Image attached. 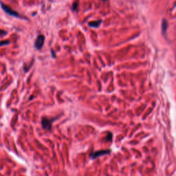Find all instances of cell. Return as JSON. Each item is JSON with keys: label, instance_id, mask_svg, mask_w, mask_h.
I'll return each mask as SVG.
<instances>
[{"label": "cell", "instance_id": "obj_1", "mask_svg": "<svg viewBox=\"0 0 176 176\" xmlns=\"http://www.w3.org/2000/svg\"><path fill=\"white\" fill-rule=\"evenodd\" d=\"M0 6H1V9H3V11H4L6 13H7L8 15L13 16V17H17V18L21 17H20L19 13H17V12L15 11H13V10H12L10 7L7 6H6L5 4H4L3 3L0 2Z\"/></svg>", "mask_w": 176, "mask_h": 176}, {"label": "cell", "instance_id": "obj_2", "mask_svg": "<svg viewBox=\"0 0 176 176\" xmlns=\"http://www.w3.org/2000/svg\"><path fill=\"white\" fill-rule=\"evenodd\" d=\"M44 41H45L44 36V35H39L35 41V43H34V46H35L36 49H37V50H40V49H41L42 47L44 46Z\"/></svg>", "mask_w": 176, "mask_h": 176}, {"label": "cell", "instance_id": "obj_3", "mask_svg": "<svg viewBox=\"0 0 176 176\" xmlns=\"http://www.w3.org/2000/svg\"><path fill=\"white\" fill-rule=\"evenodd\" d=\"M110 152H111V151L110 150H101V151H97V152L93 153L92 154V158L95 159L97 158V157L102 156V155L109 154Z\"/></svg>", "mask_w": 176, "mask_h": 176}, {"label": "cell", "instance_id": "obj_4", "mask_svg": "<svg viewBox=\"0 0 176 176\" xmlns=\"http://www.w3.org/2000/svg\"><path fill=\"white\" fill-rule=\"evenodd\" d=\"M42 125L44 129H49L51 128V122L48 119H47V118H43Z\"/></svg>", "mask_w": 176, "mask_h": 176}, {"label": "cell", "instance_id": "obj_5", "mask_svg": "<svg viewBox=\"0 0 176 176\" xmlns=\"http://www.w3.org/2000/svg\"><path fill=\"white\" fill-rule=\"evenodd\" d=\"M101 23H102L101 20H99V21L89 22V23H88V25L90 26V27H92V28H98V27H99Z\"/></svg>", "mask_w": 176, "mask_h": 176}, {"label": "cell", "instance_id": "obj_6", "mask_svg": "<svg viewBox=\"0 0 176 176\" xmlns=\"http://www.w3.org/2000/svg\"><path fill=\"white\" fill-rule=\"evenodd\" d=\"M162 31L164 33L166 32V30H167V20L164 19L163 21H162Z\"/></svg>", "mask_w": 176, "mask_h": 176}, {"label": "cell", "instance_id": "obj_7", "mask_svg": "<svg viewBox=\"0 0 176 176\" xmlns=\"http://www.w3.org/2000/svg\"><path fill=\"white\" fill-rule=\"evenodd\" d=\"M10 44L9 41H2L0 42V46H5V45H9Z\"/></svg>", "mask_w": 176, "mask_h": 176}, {"label": "cell", "instance_id": "obj_8", "mask_svg": "<svg viewBox=\"0 0 176 176\" xmlns=\"http://www.w3.org/2000/svg\"><path fill=\"white\" fill-rule=\"evenodd\" d=\"M7 32L4 31V30H0V36H2V35H4V34H6Z\"/></svg>", "mask_w": 176, "mask_h": 176}, {"label": "cell", "instance_id": "obj_9", "mask_svg": "<svg viewBox=\"0 0 176 176\" xmlns=\"http://www.w3.org/2000/svg\"><path fill=\"white\" fill-rule=\"evenodd\" d=\"M77 6H78V3H74L73 4V10H77Z\"/></svg>", "mask_w": 176, "mask_h": 176}]
</instances>
